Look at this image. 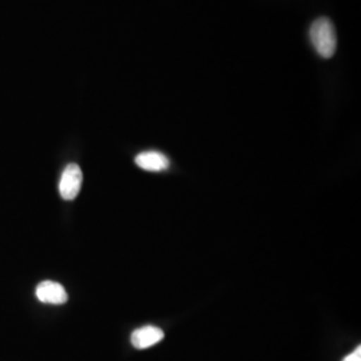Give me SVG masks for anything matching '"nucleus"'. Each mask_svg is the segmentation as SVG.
<instances>
[{
    "label": "nucleus",
    "mask_w": 361,
    "mask_h": 361,
    "mask_svg": "<svg viewBox=\"0 0 361 361\" xmlns=\"http://www.w3.org/2000/svg\"><path fill=\"white\" fill-rule=\"evenodd\" d=\"M310 42L316 51L323 58H332L335 55L337 38L335 26L329 18H319L310 26Z\"/></svg>",
    "instance_id": "nucleus-1"
},
{
    "label": "nucleus",
    "mask_w": 361,
    "mask_h": 361,
    "mask_svg": "<svg viewBox=\"0 0 361 361\" xmlns=\"http://www.w3.org/2000/svg\"><path fill=\"white\" fill-rule=\"evenodd\" d=\"M82 170L77 164H70L66 166L61 182H59V193L66 201H73L78 197L82 186Z\"/></svg>",
    "instance_id": "nucleus-2"
},
{
    "label": "nucleus",
    "mask_w": 361,
    "mask_h": 361,
    "mask_svg": "<svg viewBox=\"0 0 361 361\" xmlns=\"http://www.w3.org/2000/svg\"><path fill=\"white\" fill-rule=\"evenodd\" d=\"M165 338V334L161 328L154 325H146L135 329L131 334V344L137 349H147L158 344Z\"/></svg>",
    "instance_id": "nucleus-3"
},
{
    "label": "nucleus",
    "mask_w": 361,
    "mask_h": 361,
    "mask_svg": "<svg viewBox=\"0 0 361 361\" xmlns=\"http://www.w3.org/2000/svg\"><path fill=\"white\" fill-rule=\"evenodd\" d=\"M37 297L39 301L44 304H55L61 305L67 302V292L59 283L54 281H43L37 286Z\"/></svg>",
    "instance_id": "nucleus-4"
},
{
    "label": "nucleus",
    "mask_w": 361,
    "mask_h": 361,
    "mask_svg": "<svg viewBox=\"0 0 361 361\" xmlns=\"http://www.w3.org/2000/svg\"><path fill=\"white\" fill-rule=\"evenodd\" d=\"M135 164L146 171H164L170 166L168 157L159 152H143L135 157Z\"/></svg>",
    "instance_id": "nucleus-5"
},
{
    "label": "nucleus",
    "mask_w": 361,
    "mask_h": 361,
    "mask_svg": "<svg viewBox=\"0 0 361 361\" xmlns=\"http://www.w3.org/2000/svg\"><path fill=\"white\" fill-rule=\"evenodd\" d=\"M343 361H361V347L359 345L357 348L355 349L350 355L347 357H344Z\"/></svg>",
    "instance_id": "nucleus-6"
}]
</instances>
